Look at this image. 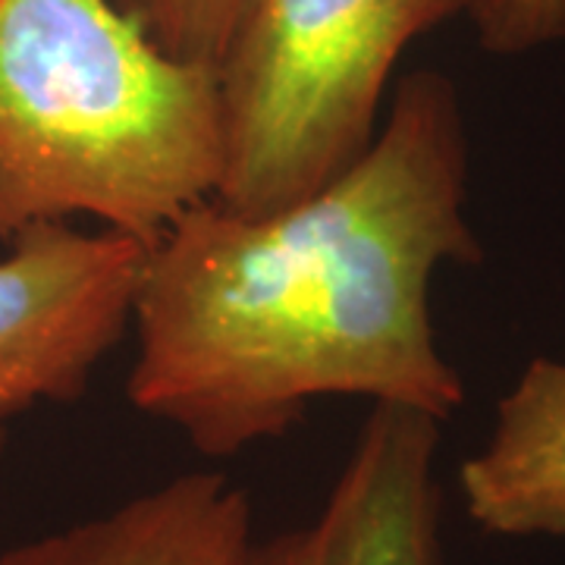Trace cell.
Here are the masks:
<instances>
[{
  "mask_svg": "<svg viewBox=\"0 0 565 565\" xmlns=\"http://www.w3.org/2000/svg\"><path fill=\"white\" fill-rule=\"evenodd\" d=\"M481 258L459 88L418 70L311 195L264 214L207 199L148 245L126 396L207 459L277 440L330 396L446 422L465 384L437 345L430 286Z\"/></svg>",
  "mask_w": 565,
  "mask_h": 565,
  "instance_id": "cell-1",
  "label": "cell"
},
{
  "mask_svg": "<svg viewBox=\"0 0 565 565\" xmlns=\"http://www.w3.org/2000/svg\"><path fill=\"white\" fill-rule=\"evenodd\" d=\"M221 173L217 70L110 0H0V243L73 217L154 243Z\"/></svg>",
  "mask_w": 565,
  "mask_h": 565,
  "instance_id": "cell-2",
  "label": "cell"
},
{
  "mask_svg": "<svg viewBox=\"0 0 565 565\" xmlns=\"http://www.w3.org/2000/svg\"><path fill=\"white\" fill-rule=\"evenodd\" d=\"M471 0H248L217 85L214 202L264 214L321 189L377 136L393 66Z\"/></svg>",
  "mask_w": 565,
  "mask_h": 565,
  "instance_id": "cell-3",
  "label": "cell"
},
{
  "mask_svg": "<svg viewBox=\"0 0 565 565\" xmlns=\"http://www.w3.org/2000/svg\"><path fill=\"white\" fill-rule=\"evenodd\" d=\"M0 258V422L85 396L132 327L148 245L117 230L35 223Z\"/></svg>",
  "mask_w": 565,
  "mask_h": 565,
  "instance_id": "cell-4",
  "label": "cell"
},
{
  "mask_svg": "<svg viewBox=\"0 0 565 565\" xmlns=\"http://www.w3.org/2000/svg\"><path fill=\"white\" fill-rule=\"evenodd\" d=\"M440 424L418 408L371 405L321 512L255 537L243 565H444Z\"/></svg>",
  "mask_w": 565,
  "mask_h": 565,
  "instance_id": "cell-5",
  "label": "cell"
},
{
  "mask_svg": "<svg viewBox=\"0 0 565 565\" xmlns=\"http://www.w3.org/2000/svg\"><path fill=\"white\" fill-rule=\"evenodd\" d=\"M252 503L221 471H189L126 503L0 550V565H243Z\"/></svg>",
  "mask_w": 565,
  "mask_h": 565,
  "instance_id": "cell-6",
  "label": "cell"
},
{
  "mask_svg": "<svg viewBox=\"0 0 565 565\" xmlns=\"http://www.w3.org/2000/svg\"><path fill=\"white\" fill-rule=\"evenodd\" d=\"M459 487L487 534L565 537V362H527L487 444L459 468Z\"/></svg>",
  "mask_w": 565,
  "mask_h": 565,
  "instance_id": "cell-7",
  "label": "cell"
},
{
  "mask_svg": "<svg viewBox=\"0 0 565 565\" xmlns=\"http://www.w3.org/2000/svg\"><path fill=\"white\" fill-rule=\"evenodd\" d=\"M163 54L182 63L221 66L226 41L248 0H110Z\"/></svg>",
  "mask_w": 565,
  "mask_h": 565,
  "instance_id": "cell-8",
  "label": "cell"
},
{
  "mask_svg": "<svg viewBox=\"0 0 565 565\" xmlns=\"http://www.w3.org/2000/svg\"><path fill=\"white\" fill-rule=\"evenodd\" d=\"M468 20L490 54H527L565 41V0H471Z\"/></svg>",
  "mask_w": 565,
  "mask_h": 565,
  "instance_id": "cell-9",
  "label": "cell"
},
{
  "mask_svg": "<svg viewBox=\"0 0 565 565\" xmlns=\"http://www.w3.org/2000/svg\"><path fill=\"white\" fill-rule=\"evenodd\" d=\"M3 440H7V437H3V422H0V449H3Z\"/></svg>",
  "mask_w": 565,
  "mask_h": 565,
  "instance_id": "cell-10",
  "label": "cell"
}]
</instances>
